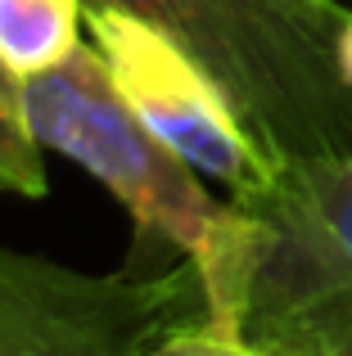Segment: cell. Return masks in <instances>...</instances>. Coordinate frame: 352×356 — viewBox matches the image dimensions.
Wrapping results in <instances>:
<instances>
[{
	"label": "cell",
	"mask_w": 352,
	"mask_h": 356,
	"mask_svg": "<svg viewBox=\"0 0 352 356\" xmlns=\"http://www.w3.org/2000/svg\"><path fill=\"white\" fill-rule=\"evenodd\" d=\"M335 54H339V72H344V81L352 86V14L348 23L339 27V41H335Z\"/></svg>",
	"instance_id": "cell-9"
},
{
	"label": "cell",
	"mask_w": 352,
	"mask_h": 356,
	"mask_svg": "<svg viewBox=\"0 0 352 356\" xmlns=\"http://www.w3.org/2000/svg\"><path fill=\"white\" fill-rule=\"evenodd\" d=\"M344 356H352V352H344Z\"/></svg>",
	"instance_id": "cell-10"
},
{
	"label": "cell",
	"mask_w": 352,
	"mask_h": 356,
	"mask_svg": "<svg viewBox=\"0 0 352 356\" xmlns=\"http://www.w3.org/2000/svg\"><path fill=\"white\" fill-rule=\"evenodd\" d=\"M23 108L36 145L86 167L131 212L136 266L150 257V248L194 261L208 298V325L239 334L257 239L253 212L235 199L217 203L199 185V172L141 127L113 90L95 45H81L63 68L23 81Z\"/></svg>",
	"instance_id": "cell-1"
},
{
	"label": "cell",
	"mask_w": 352,
	"mask_h": 356,
	"mask_svg": "<svg viewBox=\"0 0 352 356\" xmlns=\"http://www.w3.org/2000/svg\"><path fill=\"white\" fill-rule=\"evenodd\" d=\"M86 27L122 104L199 176H212L235 199H248L280 172L239 118L235 99L181 41L109 5H86Z\"/></svg>",
	"instance_id": "cell-5"
},
{
	"label": "cell",
	"mask_w": 352,
	"mask_h": 356,
	"mask_svg": "<svg viewBox=\"0 0 352 356\" xmlns=\"http://www.w3.org/2000/svg\"><path fill=\"white\" fill-rule=\"evenodd\" d=\"M0 190L27 194V199H45V190H50L41 145H36L32 127H27L23 81L5 63H0Z\"/></svg>",
	"instance_id": "cell-7"
},
{
	"label": "cell",
	"mask_w": 352,
	"mask_h": 356,
	"mask_svg": "<svg viewBox=\"0 0 352 356\" xmlns=\"http://www.w3.org/2000/svg\"><path fill=\"white\" fill-rule=\"evenodd\" d=\"M181 41L235 99L275 163L352 158V86L339 72V0H86Z\"/></svg>",
	"instance_id": "cell-2"
},
{
	"label": "cell",
	"mask_w": 352,
	"mask_h": 356,
	"mask_svg": "<svg viewBox=\"0 0 352 356\" xmlns=\"http://www.w3.org/2000/svg\"><path fill=\"white\" fill-rule=\"evenodd\" d=\"M141 356H271V352L253 348V343L239 339V334H226V330H217V325L199 321V325H185V330L168 334V339L150 343Z\"/></svg>",
	"instance_id": "cell-8"
},
{
	"label": "cell",
	"mask_w": 352,
	"mask_h": 356,
	"mask_svg": "<svg viewBox=\"0 0 352 356\" xmlns=\"http://www.w3.org/2000/svg\"><path fill=\"white\" fill-rule=\"evenodd\" d=\"M199 321H208V298L185 257L86 275L0 248V356H141Z\"/></svg>",
	"instance_id": "cell-4"
},
{
	"label": "cell",
	"mask_w": 352,
	"mask_h": 356,
	"mask_svg": "<svg viewBox=\"0 0 352 356\" xmlns=\"http://www.w3.org/2000/svg\"><path fill=\"white\" fill-rule=\"evenodd\" d=\"M235 203L257 221L239 339L271 356L352 352V158L285 163Z\"/></svg>",
	"instance_id": "cell-3"
},
{
	"label": "cell",
	"mask_w": 352,
	"mask_h": 356,
	"mask_svg": "<svg viewBox=\"0 0 352 356\" xmlns=\"http://www.w3.org/2000/svg\"><path fill=\"white\" fill-rule=\"evenodd\" d=\"M86 0H0V63L18 81L45 77L81 50Z\"/></svg>",
	"instance_id": "cell-6"
}]
</instances>
